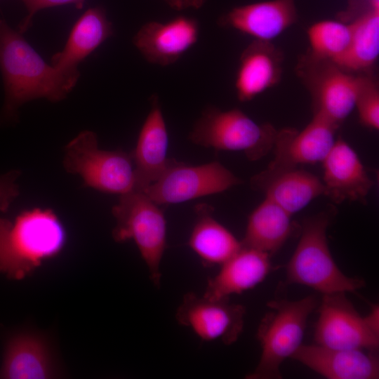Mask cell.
Masks as SVG:
<instances>
[{
  "label": "cell",
  "mask_w": 379,
  "mask_h": 379,
  "mask_svg": "<svg viewBox=\"0 0 379 379\" xmlns=\"http://www.w3.org/2000/svg\"><path fill=\"white\" fill-rule=\"evenodd\" d=\"M282 54L271 41L254 40L242 51L235 78L241 102L253 100L277 84L282 71Z\"/></svg>",
  "instance_id": "obj_21"
},
{
  "label": "cell",
  "mask_w": 379,
  "mask_h": 379,
  "mask_svg": "<svg viewBox=\"0 0 379 379\" xmlns=\"http://www.w3.org/2000/svg\"><path fill=\"white\" fill-rule=\"evenodd\" d=\"M297 19L294 0H270L234 7L220 18L218 24L249 35L254 40L271 41Z\"/></svg>",
  "instance_id": "obj_17"
},
{
  "label": "cell",
  "mask_w": 379,
  "mask_h": 379,
  "mask_svg": "<svg viewBox=\"0 0 379 379\" xmlns=\"http://www.w3.org/2000/svg\"><path fill=\"white\" fill-rule=\"evenodd\" d=\"M171 8L182 11L188 8L199 9L207 0H164Z\"/></svg>",
  "instance_id": "obj_30"
},
{
  "label": "cell",
  "mask_w": 379,
  "mask_h": 379,
  "mask_svg": "<svg viewBox=\"0 0 379 379\" xmlns=\"http://www.w3.org/2000/svg\"><path fill=\"white\" fill-rule=\"evenodd\" d=\"M63 163L67 172L79 175L86 186L98 191L121 195L134 190L131 154L100 149L93 132L83 131L67 144Z\"/></svg>",
  "instance_id": "obj_7"
},
{
  "label": "cell",
  "mask_w": 379,
  "mask_h": 379,
  "mask_svg": "<svg viewBox=\"0 0 379 379\" xmlns=\"http://www.w3.org/2000/svg\"><path fill=\"white\" fill-rule=\"evenodd\" d=\"M26 6L27 15L22 21L19 31L25 32L30 26L33 16L36 13L46 8L72 4L78 9L83 8L85 0H20Z\"/></svg>",
  "instance_id": "obj_28"
},
{
  "label": "cell",
  "mask_w": 379,
  "mask_h": 379,
  "mask_svg": "<svg viewBox=\"0 0 379 379\" xmlns=\"http://www.w3.org/2000/svg\"><path fill=\"white\" fill-rule=\"evenodd\" d=\"M197 212L188 246L206 267L220 266L242 247L241 241L212 216L211 208L201 205Z\"/></svg>",
  "instance_id": "obj_24"
},
{
  "label": "cell",
  "mask_w": 379,
  "mask_h": 379,
  "mask_svg": "<svg viewBox=\"0 0 379 379\" xmlns=\"http://www.w3.org/2000/svg\"><path fill=\"white\" fill-rule=\"evenodd\" d=\"M245 307L229 298L211 299L187 293L178 306L175 318L204 341L219 340L234 343L244 328Z\"/></svg>",
  "instance_id": "obj_10"
},
{
  "label": "cell",
  "mask_w": 379,
  "mask_h": 379,
  "mask_svg": "<svg viewBox=\"0 0 379 379\" xmlns=\"http://www.w3.org/2000/svg\"><path fill=\"white\" fill-rule=\"evenodd\" d=\"M332 211H322L303 221L298 245L286 266L288 284H300L321 293L354 292L364 281L345 274L330 251L326 230Z\"/></svg>",
  "instance_id": "obj_3"
},
{
  "label": "cell",
  "mask_w": 379,
  "mask_h": 379,
  "mask_svg": "<svg viewBox=\"0 0 379 379\" xmlns=\"http://www.w3.org/2000/svg\"><path fill=\"white\" fill-rule=\"evenodd\" d=\"M337 128L326 119L314 114L300 131L293 128L277 131L273 146L274 157L265 170L274 171L321 163L335 141Z\"/></svg>",
  "instance_id": "obj_12"
},
{
  "label": "cell",
  "mask_w": 379,
  "mask_h": 379,
  "mask_svg": "<svg viewBox=\"0 0 379 379\" xmlns=\"http://www.w3.org/2000/svg\"><path fill=\"white\" fill-rule=\"evenodd\" d=\"M117 224L112 237L117 242L132 239L147 265L154 285L160 286V265L166 246V221L163 211L148 195L132 190L121 194L112 208Z\"/></svg>",
  "instance_id": "obj_6"
},
{
  "label": "cell",
  "mask_w": 379,
  "mask_h": 379,
  "mask_svg": "<svg viewBox=\"0 0 379 379\" xmlns=\"http://www.w3.org/2000/svg\"><path fill=\"white\" fill-rule=\"evenodd\" d=\"M291 358L328 379H375L379 376L375 351L302 344Z\"/></svg>",
  "instance_id": "obj_15"
},
{
  "label": "cell",
  "mask_w": 379,
  "mask_h": 379,
  "mask_svg": "<svg viewBox=\"0 0 379 379\" xmlns=\"http://www.w3.org/2000/svg\"><path fill=\"white\" fill-rule=\"evenodd\" d=\"M52 375L51 356L41 338L21 333L9 340L0 370L1 378L44 379Z\"/></svg>",
  "instance_id": "obj_23"
},
{
  "label": "cell",
  "mask_w": 379,
  "mask_h": 379,
  "mask_svg": "<svg viewBox=\"0 0 379 379\" xmlns=\"http://www.w3.org/2000/svg\"><path fill=\"white\" fill-rule=\"evenodd\" d=\"M315 295L296 300H272L267 302L270 310L261 320L257 338L261 355L248 379H278L280 367L302 345L308 317L317 307Z\"/></svg>",
  "instance_id": "obj_4"
},
{
  "label": "cell",
  "mask_w": 379,
  "mask_h": 379,
  "mask_svg": "<svg viewBox=\"0 0 379 379\" xmlns=\"http://www.w3.org/2000/svg\"><path fill=\"white\" fill-rule=\"evenodd\" d=\"M199 31L195 18L179 15L166 22H146L135 34L133 43L148 62L168 66L197 42Z\"/></svg>",
  "instance_id": "obj_13"
},
{
  "label": "cell",
  "mask_w": 379,
  "mask_h": 379,
  "mask_svg": "<svg viewBox=\"0 0 379 379\" xmlns=\"http://www.w3.org/2000/svg\"><path fill=\"white\" fill-rule=\"evenodd\" d=\"M241 182L218 161L188 166L173 160L144 192L158 205L179 204L224 192Z\"/></svg>",
  "instance_id": "obj_8"
},
{
  "label": "cell",
  "mask_w": 379,
  "mask_h": 379,
  "mask_svg": "<svg viewBox=\"0 0 379 379\" xmlns=\"http://www.w3.org/2000/svg\"><path fill=\"white\" fill-rule=\"evenodd\" d=\"M20 172L11 171L0 175V211L6 212L19 195V187L16 179Z\"/></svg>",
  "instance_id": "obj_29"
},
{
  "label": "cell",
  "mask_w": 379,
  "mask_h": 379,
  "mask_svg": "<svg viewBox=\"0 0 379 379\" xmlns=\"http://www.w3.org/2000/svg\"><path fill=\"white\" fill-rule=\"evenodd\" d=\"M65 241V227L49 209L26 210L13 220L0 218V274L22 279L57 255Z\"/></svg>",
  "instance_id": "obj_2"
},
{
  "label": "cell",
  "mask_w": 379,
  "mask_h": 379,
  "mask_svg": "<svg viewBox=\"0 0 379 379\" xmlns=\"http://www.w3.org/2000/svg\"><path fill=\"white\" fill-rule=\"evenodd\" d=\"M220 267L208 280L204 296L222 299L240 294L263 281L273 269L269 254L243 246Z\"/></svg>",
  "instance_id": "obj_20"
},
{
  "label": "cell",
  "mask_w": 379,
  "mask_h": 379,
  "mask_svg": "<svg viewBox=\"0 0 379 379\" xmlns=\"http://www.w3.org/2000/svg\"><path fill=\"white\" fill-rule=\"evenodd\" d=\"M352 34L350 23L322 20L307 29L310 58L334 62L348 47Z\"/></svg>",
  "instance_id": "obj_26"
},
{
  "label": "cell",
  "mask_w": 379,
  "mask_h": 379,
  "mask_svg": "<svg viewBox=\"0 0 379 379\" xmlns=\"http://www.w3.org/2000/svg\"><path fill=\"white\" fill-rule=\"evenodd\" d=\"M277 131L258 124L239 109L222 111L208 106L195 122L190 140L215 150L243 152L251 161L260 159L273 149Z\"/></svg>",
  "instance_id": "obj_5"
},
{
  "label": "cell",
  "mask_w": 379,
  "mask_h": 379,
  "mask_svg": "<svg viewBox=\"0 0 379 379\" xmlns=\"http://www.w3.org/2000/svg\"><path fill=\"white\" fill-rule=\"evenodd\" d=\"M314 338L315 344L335 349L377 352L379 331L362 317L345 293L323 295Z\"/></svg>",
  "instance_id": "obj_9"
},
{
  "label": "cell",
  "mask_w": 379,
  "mask_h": 379,
  "mask_svg": "<svg viewBox=\"0 0 379 379\" xmlns=\"http://www.w3.org/2000/svg\"><path fill=\"white\" fill-rule=\"evenodd\" d=\"M0 70L5 90L4 112L8 116L29 100L44 98L56 102L72 90L59 72L4 20H0Z\"/></svg>",
  "instance_id": "obj_1"
},
{
  "label": "cell",
  "mask_w": 379,
  "mask_h": 379,
  "mask_svg": "<svg viewBox=\"0 0 379 379\" xmlns=\"http://www.w3.org/2000/svg\"><path fill=\"white\" fill-rule=\"evenodd\" d=\"M168 131L156 94L141 127L135 148L131 154L135 169V190L144 192L157 180L173 162L167 157Z\"/></svg>",
  "instance_id": "obj_16"
},
{
  "label": "cell",
  "mask_w": 379,
  "mask_h": 379,
  "mask_svg": "<svg viewBox=\"0 0 379 379\" xmlns=\"http://www.w3.org/2000/svg\"><path fill=\"white\" fill-rule=\"evenodd\" d=\"M360 122L369 128H379V89L376 81L369 76L361 75L359 89L355 102Z\"/></svg>",
  "instance_id": "obj_27"
},
{
  "label": "cell",
  "mask_w": 379,
  "mask_h": 379,
  "mask_svg": "<svg viewBox=\"0 0 379 379\" xmlns=\"http://www.w3.org/2000/svg\"><path fill=\"white\" fill-rule=\"evenodd\" d=\"M323 165L325 195L336 204L345 201L364 204L374 185L356 152L343 140H336Z\"/></svg>",
  "instance_id": "obj_14"
},
{
  "label": "cell",
  "mask_w": 379,
  "mask_h": 379,
  "mask_svg": "<svg viewBox=\"0 0 379 379\" xmlns=\"http://www.w3.org/2000/svg\"><path fill=\"white\" fill-rule=\"evenodd\" d=\"M112 23L101 7L86 11L73 26L64 48L51 58V65L72 89L79 77L78 65L112 34Z\"/></svg>",
  "instance_id": "obj_18"
},
{
  "label": "cell",
  "mask_w": 379,
  "mask_h": 379,
  "mask_svg": "<svg viewBox=\"0 0 379 379\" xmlns=\"http://www.w3.org/2000/svg\"><path fill=\"white\" fill-rule=\"evenodd\" d=\"M310 65L304 75L314 102V114L326 119L336 127L355 107L361 75L343 70L328 60L310 57Z\"/></svg>",
  "instance_id": "obj_11"
},
{
  "label": "cell",
  "mask_w": 379,
  "mask_h": 379,
  "mask_svg": "<svg viewBox=\"0 0 379 379\" xmlns=\"http://www.w3.org/2000/svg\"><path fill=\"white\" fill-rule=\"evenodd\" d=\"M291 215L265 198L248 217L242 246L270 255L274 254L292 234L294 227Z\"/></svg>",
  "instance_id": "obj_22"
},
{
  "label": "cell",
  "mask_w": 379,
  "mask_h": 379,
  "mask_svg": "<svg viewBox=\"0 0 379 379\" xmlns=\"http://www.w3.org/2000/svg\"><path fill=\"white\" fill-rule=\"evenodd\" d=\"M350 23L348 47L332 62L348 72L364 71L375 63L379 55V8H366Z\"/></svg>",
  "instance_id": "obj_25"
},
{
  "label": "cell",
  "mask_w": 379,
  "mask_h": 379,
  "mask_svg": "<svg viewBox=\"0 0 379 379\" xmlns=\"http://www.w3.org/2000/svg\"><path fill=\"white\" fill-rule=\"evenodd\" d=\"M251 184L291 215L304 208L315 198L325 195L323 182L317 175L297 168L264 170L251 178Z\"/></svg>",
  "instance_id": "obj_19"
}]
</instances>
